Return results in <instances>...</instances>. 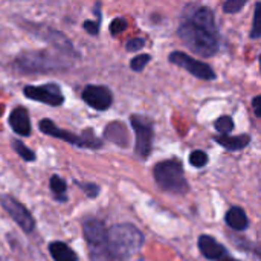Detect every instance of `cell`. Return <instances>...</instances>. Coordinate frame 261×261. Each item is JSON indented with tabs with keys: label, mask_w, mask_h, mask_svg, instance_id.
I'll list each match as a JSON object with an SVG mask.
<instances>
[{
	"label": "cell",
	"mask_w": 261,
	"mask_h": 261,
	"mask_svg": "<svg viewBox=\"0 0 261 261\" xmlns=\"http://www.w3.org/2000/svg\"><path fill=\"white\" fill-rule=\"evenodd\" d=\"M142 245V232L130 223L115 225L109 229V246L115 260L132 261L139 254Z\"/></svg>",
	"instance_id": "cell-1"
},
{
	"label": "cell",
	"mask_w": 261,
	"mask_h": 261,
	"mask_svg": "<svg viewBox=\"0 0 261 261\" xmlns=\"http://www.w3.org/2000/svg\"><path fill=\"white\" fill-rule=\"evenodd\" d=\"M72 61L64 60L60 54H54L49 50H28L21 52L15 58V66L21 72H49V70H58L66 69L70 66Z\"/></svg>",
	"instance_id": "cell-2"
},
{
	"label": "cell",
	"mask_w": 261,
	"mask_h": 261,
	"mask_svg": "<svg viewBox=\"0 0 261 261\" xmlns=\"http://www.w3.org/2000/svg\"><path fill=\"white\" fill-rule=\"evenodd\" d=\"M83 234L89 246L90 261H113L109 246V231L98 219L89 217L83 222Z\"/></svg>",
	"instance_id": "cell-3"
},
{
	"label": "cell",
	"mask_w": 261,
	"mask_h": 261,
	"mask_svg": "<svg viewBox=\"0 0 261 261\" xmlns=\"http://www.w3.org/2000/svg\"><path fill=\"white\" fill-rule=\"evenodd\" d=\"M179 37L182 38L184 44L191 49L193 52L199 54L200 57H213L217 54L219 40L217 35L193 24L190 20L184 21L179 28Z\"/></svg>",
	"instance_id": "cell-4"
},
{
	"label": "cell",
	"mask_w": 261,
	"mask_h": 261,
	"mask_svg": "<svg viewBox=\"0 0 261 261\" xmlns=\"http://www.w3.org/2000/svg\"><path fill=\"white\" fill-rule=\"evenodd\" d=\"M153 174H154L158 185L164 191H168L173 194H185L188 191V182L185 179L184 167L176 159L159 162L154 167Z\"/></svg>",
	"instance_id": "cell-5"
},
{
	"label": "cell",
	"mask_w": 261,
	"mask_h": 261,
	"mask_svg": "<svg viewBox=\"0 0 261 261\" xmlns=\"http://www.w3.org/2000/svg\"><path fill=\"white\" fill-rule=\"evenodd\" d=\"M40 130L47 136L61 139L64 142H69V144H73V145H78L83 148H101V145H102V141L98 139L92 130H87L83 135H75L72 132L58 128L50 119H41L40 121Z\"/></svg>",
	"instance_id": "cell-6"
},
{
	"label": "cell",
	"mask_w": 261,
	"mask_h": 261,
	"mask_svg": "<svg viewBox=\"0 0 261 261\" xmlns=\"http://www.w3.org/2000/svg\"><path fill=\"white\" fill-rule=\"evenodd\" d=\"M21 26L24 29H28L31 34L37 35L38 38H43V40L49 41V44H52L63 55H70V57L76 55V52L73 49V44L67 40V37L63 32H58L54 28H49V26H44V24L28 23V21H23Z\"/></svg>",
	"instance_id": "cell-7"
},
{
	"label": "cell",
	"mask_w": 261,
	"mask_h": 261,
	"mask_svg": "<svg viewBox=\"0 0 261 261\" xmlns=\"http://www.w3.org/2000/svg\"><path fill=\"white\" fill-rule=\"evenodd\" d=\"M130 122L136 135V153L142 159H147L153 145V122L139 115H133Z\"/></svg>",
	"instance_id": "cell-8"
},
{
	"label": "cell",
	"mask_w": 261,
	"mask_h": 261,
	"mask_svg": "<svg viewBox=\"0 0 261 261\" xmlns=\"http://www.w3.org/2000/svg\"><path fill=\"white\" fill-rule=\"evenodd\" d=\"M0 205L12 217V220L20 226V229L23 232L31 234L34 231L35 220L32 219V214L17 199H14L12 196H2L0 197Z\"/></svg>",
	"instance_id": "cell-9"
},
{
	"label": "cell",
	"mask_w": 261,
	"mask_h": 261,
	"mask_svg": "<svg viewBox=\"0 0 261 261\" xmlns=\"http://www.w3.org/2000/svg\"><path fill=\"white\" fill-rule=\"evenodd\" d=\"M23 93L26 98H29L32 101H38L43 104L55 106V107L61 106L64 102L63 92H61L60 86L55 83H47V84H41V86H26L23 89Z\"/></svg>",
	"instance_id": "cell-10"
},
{
	"label": "cell",
	"mask_w": 261,
	"mask_h": 261,
	"mask_svg": "<svg viewBox=\"0 0 261 261\" xmlns=\"http://www.w3.org/2000/svg\"><path fill=\"white\" fill-rule=\"evenodd\" d=\"M170 61L185 70H188L190 73H193L194 76L200 78V80H214L216 73L213 70L211 66H208L203 61H197L193 57L184 54V52H173L170 54Z\"/></svg>",
	"instance_id": "cell-11"
},
{
	"label": "cell",
	"mask_w": 261,
	"mask_h": 261,
	"mask_svg": "<svg viewBox=\"0 0 261 261\" xmlns=\"http://www.w3.org/2000/svg\"><path fill=\"white\" fill-rule=\"evenodd\" d=\"M81 98L83 101L90 106L92 109L95 110H107L110 106H112V101H113V96H112V92L104 87V86H87L83 93H81Z\"/></svg>",
	"instance_id": "cell-12"
},
{
	"label": "cell",
	"mask_w": 261,
	"mask_h": 261,
	"mask_svg": "<svg viewBox=\"0 0 261 261\" xmlns=\"http://www.w3.org/2000/svg\"><path fill=\"white\" fill-rule=\"evenodd\" d=\"M9 125L11 128L21 136L31 135V121L29 113L24 107H15L9 115Z\"/></svg>",
	"instance_id": "cell-13"
},
{
	"label": "cell",
	"mask_w": 261,
	"mask_h": 261,
	"mask_svg": "<svg viewBox=\"0 0 261 261\" xmlns=\"http://www.w3.org/2000/svg\"><path fill=\"white\" fill-rule=\"evenodd\" d=\"M199 249L203 254V257H206L208 260L220 261L228 252L226 249L213 237L210 236H202L199 239Z\"/></svg>",
	"instance_id": "cell-14"
},
{
	"label": "cell",
	"mask_w": 261,
	"mask_h": 261,
	"mask_svg": "<svg viewBox=\"0 0 261 261\" xmlns=\"http://www.w3.org/2000/svg\"><path fill=\"white\" fill-rule=\"evenodd\" d=\"M190 21H191L193 24H196V26L205 29V31H208V32H211V34H214V35H217V26H216V20H214V12H213L210 8H206V6L199 8V9L193 14V17L190 18Z\"/></svg>",
	"instance_id": "cell-15"
},
{
	"label": "cell",
	"mask_w": 261,
	"mask_h": 261,
	"mask_svg": "<svg viewBox=\"0 0 261 261\" xmlns=\"http://www.w3.org/2000/svg\"><path fill=\"white\" fill-rule=\"evenodd\" d=\"M225 222L229 228H232L236 231H245L249 226V220H248L246 213L239 206H234L226 213Z\"/></svg>",
	"instance_id": "cell-16"
},
{
	"label": "cell",
	"mask_w": 261,
	"mask_h": 261,
	"mask_svg": "<svg viewBox=\"0 0 261 261\" xmlns=\"http://www.w3.org/2000/svg\"><path fill=\"white\" fill-rule=\"evenodd\" d=\"M216 142H219L222 147H225L229 151H237V150H243L245 147H248V144L251 142V136L249 135H240V136H228V135H220L216 136Z\"/></svg>",
	"instance_id": "cell-17"
},
{
	"label": "cell",
	"mask_w": 261,
	"mask_h": 261,
	"mask_svg": "<svg viewBox=\"0 0 261 261\" xmlns=\"http://www.w3.org/2000/svg\"><path fill=\"white\" fill-rule=\"evenodd\" d=\"M49 252H50L54 261H78L75 251H72L63 242H52L49 245Z\"/></svg>",
	"instance_id": "cell-18"
},
{
	"label": "cell",
	"mask_w": 261,
	"mask_h": 261,
	"mask_svg": "<svg viewBox=\"0 0 261 261\" xmlns=\"http://www.w3.org/2000/svg\"><path fill=\"white\" fill-rule=\"evenodd\" d=\"M104 135H106V139H109V141H112V142H115L118 145H127V142H128L125 127L122 124H119V122H112L106 128Z\"/></svg>",
	"instance_id": "cell-19"
},
{
	"label": "cell",
	"mask_w": 261,
	"mask_h": 261,
	"mask_svg": "<svg viewBox=\"0 0 261 261\" xmlns=\"http://www.w3.org/2000/svg\"><path fill=\"white\" fill-rule=\"evenodd\" d=\"M50 190L52 193L55 194V199L57 200H61V202H66L67 197H66V191H67V185H66V180L60 176H52L50 177Z\"/></svg>",
	"instance_id": "cell-20"
},
{
	"label": "cell",
	"mask_w": 261,
	"mask_h": 261,
	"mask_svg": "<svg viewBox=\"0 0 261 261\" xmlns=\"http://www.w3.org/2000/svg\"><path fill=\"white\" fill-rule=\"evenodd\" d=\"M12 148L15 150V153L23 159V161H28V162H32V161H35V153L32 151V150H29L21 141H18V139H14L12 142Z\"/></svg>",
	"instance_id": "cell-21"
},
{
	"label": "cell",
	"mask_w": 261,
	"mask_h": 261,
	"mask_svg": "<svg viewBox=\"0 0 261 261\" xmlns=\"http://www.w3.org/2000/svg\"><path fill=\"white\" fill-rule=\"evenodd\" d=\"M214 127H216V130H217L219 133L228 135V133H231V132L234 130V121H232L231 116H222V118H219V119L216 121Z\"/></svg>",
	"instance_id": "cell-22"
},
{
	"label": "cell",
	"mask_w": 261,
	"mask_h": 261,
	"mask_svg": "<svg viewBox=\"0 0 261 261\" xmlns=\"http://www.w3.org/2000/svg\"><path fill=\"white\" fill-rule=\"evenodd\" d=\"M190 164L196 168H202L208 164V154L202 150H196L190 154Z\"/></svg>",
	"instance_id": "cell-23"
},
{
	"label": "cell",
	"mask_w": 261,
	"mask_h": 261,
	"mask_svg": "<svg viewBox=\"0 0 261 261\" xmlns=\"http://www.w3.org/2000/svg\"><path fill=\"white\" fill-rule=\"evenodd\" d=\"M261 37V2L255 6V14H254V24L251 29V38H258Z\"/></svg>",
	"instance_id": "cell-24"
},
{
	"label": "cell",
	"mask_w": 261,
	"mask_h": 261,
	"mask_svg": "<svg viewBox=\"0 0 261 261\" xmlns=\"http://www.w3.org/2000/svg\"><path fill=\"white\" fill-rule=\"evenodd\" d=\"M148 61H150V55H148V54H141V55H138V57H135V58L132 60L130 67H132L133 70H136V72H141V70L148 64Z\"/></svg>",
	"instance_id": "cell-25"
},
{
	"label": "cell",
	"mask_w": 261,
	"mask_h": 261,
	"mask_svg": "<svg viewBox=\"0 0 261 261\" xmlns=\"http://www.w3.org/2000/svg\"><path fill=\"white\" fill-rule=\"evenodd\" d=\"M245 5H246V0H228V2L223 5V11H225L226 14H236V12H239Z\"/></svg>",
	"instance_id": "cell-26"
},
{
	"label": "cell",
	"mask_w": 261,
	"mask_h": 261,
	"mask_svg": "<svg viewBox=\"0 0 261 261\" xmlns=\"http://www.w3.org/2000/svg\"><path fill=\"white\" fill-rule=\"evenodd\" d=\"M125 29H127V20L125 18L118 17L110 23V34L112 35H118V34L124 32Z\"/></svg>",
	"instance_id": "cell-27"
},
{
	"label": "cell",
	"mask_w": 261,
	"mask_h": 261,
	"mask_svg": "<svg viewBox=\"0 0 261 261\" xmlns=\"http://www.w3.org/2000/svg\"><path fill=\"white\" fill-rule=\"evenodd\" d=\"M76 185H78L83 191H86V193H87V196H89V197H92V199H93V197H96V196H98V193H99V187H98V185H95V184H80V182H78Z\"/></svg>",
	"instance_id": "cell-28"
},
{
	"label": "cell",
	"mask_w": 261,
	"mask_h": 261,
	"mask_svg": "<svg viewBox=\"0 0 261 261\" xmlns=\"http://www.w3.org/2000/svg\"><path fill=\"white\" fill-rule=\"evenodd\" d=\"M144 44H145V40L138 37V38H132V40H128V41H127V44H125V47H127V50H130V52H136V50L142 49V47H144Z\"/></svg>",
	"instance_id": "cell-29"
},
{
	"label": "cell",
	"mask_w": 261,
	"mask_h": 261,
	"mask_svg": "<svg viewBox=\"0 0 261 261\" xmlns=\"http://www.w3.org/2000/svg\"><path fill=\"white\" fill-rule=\"evenodd\" d=\"M99 24H101V21H90V20H87V21H84L83 28H84L90 35H98V32H99Z\"/></svg>",
	"instance_id": "cell-30"
},
{
	"label": "cell",
	"mask_w": 261,
	"mask_h": 261,
	"mask_svg": "<svg viewBox=\"0 0 261 261\" xmlns=\"http://www.w3.org/2000/svg\"><path fill=\"white\" fill-rule=\"evenodd\" d=\"M252 106H254L255 115H257L258 118H261V95L255 96V98L252 99Z\"/></svg>",
	"instance_id": "cell-31"
},
{
	"label": "cell",
	"mask_w": 261,
	"mask_h": 261,
	"mask_svg": "<svg viewBox=\"0 0 261 261\" xmlns=\"http://www.w3.org/2000/svg\"><path fill=\"white\" fill-rule=\"evenodd\" d=\"M220 261H239V260H234L232 257H229V255L226 254V255H225V257H223V258H222Z\"/></svg>",
	"instance_id": "cell-32"
},
{
	"label": "cell",
	"mask_w": 261,
	"mask_h": 261,
	"mask_svg": "<svg viewBox=\"0 0 261 261\" xmlns=\"http://www.w3.org/2000/svg\"><path fill=\"white\" fill-rule=\"evenodd\" d=\"M3 113V104H0V115Z\"/></svg>",
	"instance_id": "cell-33"
},
{
	"label": "cell",
	"mask_w": 261,
	"mask_h": 261,
	"mask_svg": "<svg viewBox=\"0 0 261 261\" xmlns=\"http://www.w3.org/2000/svg\"><path fill=\"white\" fill-rule=\"evenodd\" d=\"M260 67H261V55H260Z\"/></svg>",
	"instance_id": "cell-34"
},
{
	"label": "cell",
	"mask_w": 261,
	"mask_h": 261,
	"mask_svg": "<svg viewBox=\"0 0 261 261\" xmlns=\"http://www.w3.org/2000/svg\"><path fill=\"white\" fill-rule=\"evenodd\" d=\"M0 261H5V260H3V258H0Z\"/></svg>",
	"instance_id": "cell-35"
}]
</instances>
